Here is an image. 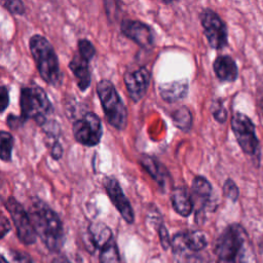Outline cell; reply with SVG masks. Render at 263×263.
Here are the masks:
<instances>
[{
  "label": "cell",
  "mask_w": 263,
  "mask_h": 263,
  "mask_svg": "<svg viewBox=\"0 0 263 263\" xmlns=\"http://www.w3.org/2000/svg\"><path fill=\"white\" fill-rule=\"evenodd\" d=\"M78 53L84 58L87 61H91V59L93 58V55L96 54V48L93 46V44L87 40V39H80L78 41Z\"/></svg>",
  "instance_id": "obj_26"
},
{
  "label": "cell",
  "mask_w": 263,
  "mask_h": 263,
  "mask_svg": "<svg viewBox=\"0 0 263 263\" xmlns=\"http://www.w3.org/2000/svg\"><path fill=\"white\" fill-rule=\"evenodd\" d=\"M9 256L12 263H35L30 255L18 250H11Z\"/></svg>",
  "instance_id": "obj_28"
},
{
  "label": "cell",
  "mask_w": 263,
  "mask_h": 263,
  "mask_svg": "<svg viewBox=\"0 0 263 263\" xmlns=\"http://www.w3.org/2000/svg\"><path fill=\"white\" fill-rule=\"evenodd\" d=\"M28 213L37 236L46 249L59 253L64 246V228L59 215L40 199L33 200Z\"/></svg>",
  "instance_id": "obj_1"
},
{
  "label": "cell",
  "mask_w": 263,
  "mask_h": 263,
  "mask_svg": "<svg viewBox=\"0 0 263 263\" xmlns=\"http://www.w3.org/2000/svg\"><path fill=\"white\" fill-rule=\"evenodd\" d=\"M188 93V82L186 79L166 82L159 85V95L165 102L174 103L184 99Z\"/></svg>",
  "instance_id": "obj_19"
},
{
  "label": "cell",
  "mask_w": 263,
  "mask_h": 263,
  "mask_svg": "<svg viewBox=\"0 0 263 263\" xmlns=\"http://www.w3.org/2000/svg\"><path fill=\"white\" fill-rule=\"evenodd\" d=\"M211 112L214 119L220 123H224L227 119V110L223 105V101L220 99L214 100L211 106Z\"/></svg>",
  "instance_id": "obj_24"
},
{
  "label": "cell",
  "mask_w": 263,
  "mask_h": 263,
  "mask_svg": "<svg viewBox=\"0 0 263 263\" xmlns=\"http://www.w3.org/2000/svg\"><path fill=\"white\" fill-rule=\"evenodd\" d=\"M171 201L173 209L182 217H188L194 208L193 199L185 188L179 187L172 191Z\"/></svg>",
  "instance_id": "obj_20"
},
{
  "label": "cell",
  "mask_w": 263,
  "mask_h": 263,
  "mask_svg": "<svg viewBox=\"0 0 263 263\" xmlns=\"http://www.w3.org/2000/svg\"><path fill=\"white\" fill-rule=\"evenodd\" d=\"M0 263H9V262L5 259V257H4L3 255H1V257H0Z\"/></svg>",
  "instance_id": "obj_35"
},
{
  "label": "cell",
  "mask_w": 263,
  "mask_h": 263,
  "mask_svg": "<svg viewBox=\"0 0 263 263\" xmlns=\"http://www.w3.org/2000/svg\"><path fill=\"white\" fill-rule=\"evenodd\" d=\"M141 165L146 170V172L152 177V179L159 185L161 188H166L170 184V174L166 171L165 166L160 163L156 158L151 155L143 154L139 159Z\"/></svg>",
  "instance_id": "obj_15"
},
{
  "label": "cell",
  "mask_w": 263,
  "mask_h": 263,
  "mask_svg": "<svg viewBox=\"0 0 263 263\" xmlns=\"http://www.w3.org/2000/svg\"><path fill=\"white\" fill-rule=\"evenodd\" d=\"M192 192H193V203H198V209L196 210L195 220L196 223H200V219H204L205 211H214L213 205V187L211 183L202 176L194 177L192 181Z\"/></svg>",
  "instance_id": "obj_11"
},
{
  "label": "cell",
  "mask_w": 263,
  "mask_h": 263,
  "mask_svg": "<svg viewBox=\"0 0 263 263\" xmlns=\"http://www.w3.org/2000/svg\"><path fill=\"white\" fill-rule=\"evenodd\" d=\"M248 233L245 227L238 223L227 225L216 239L214 254L217 263H237L242 259Z\"/></svg>",
  "instance_id": "obj_2"
},
{
  "label": "cell",
  "mask_w": 263,
  "mask_h": 263,
  "mask_svg": "<svg viewBox=\"0 0 263 263\" xmlns=\"http://www.w3.org/2000/svg\"><path fill=\"white\" fill-rule=\"evenodd\" d=\"M92 250L99 249L100 251L114 239L112 230L103 222H92L87 229Z\"/></svg>",
  "instance_id": "obj_18"
},
{
  "label": "cell",
  "mask_w": 263,
  "mask_h": 263,
  "mask_svg": "<svg viewBox=\"0 0 263 263\" xmlns=\"http://www.w3.org/2000/svg\"><path fill=\"white\" fill-rule=\"evenodd\" d=\"M89 61L82 58L78 52L74 54L69 63V68L75 76L76 82L80 90L84 91L88 88L91 81V75L88 67Z\"/></svg>",
  "instance_id": "obj_17"
},
{
  "label": "cell",
  "mask_w": 263,
  "mask_h": 263,
  "mask_svg": "<svg viewBox=\"0 0 263 263\" xmlns=\"http://www.w3.org/2000/svg\"><path fill=\"white\" fill-rule=\"evenodd\" d=\"M150 72L146 67H140L124 74V84L129 98L134 102H139L146 95L150 83Z\"/></svg>",
  "instance_id": "obj_13"
},
{
  "label": "cell",
  "mask_w": 263,
  "mask_h": 263,
  "mask_svg": "<svg viewBox=\"0 0 263 263\" xmlns=\"http://www.w3.org/2000/svg\"><path fill=\"white\" fill-rule=\"evenodd\" d=\"M5 208L11 217L16 230V236L20 241L26 246L35 243L37 234L33 227L29 213L12 196L6 199Z\"/></svg>",
  "instance_id": "obj_8"
},
{
  "label": "cell",
  "mask_w": 263,
  "mask_h": 263,
  "mask_svg": "<svg viewBox=\"0 0 263 263\" xmlns=\"http://www.w3.org/2000/svg\"><path fill=\"white\" fill-rule=\"evenodd\" d=\"M72 130L75 140L87 147L98 145L103 135L101 119L92 112H87L75 120L72 124Z\"/></svg>",
  "instance_id": "obj_10"
},
{
  "label": "cell",
  "mask_w": 263,
  "mask_h": 263,
  "mask_svg": "<svg viewBox=\"0 0 263 263\" xmlns=\"http://www.w3.org/2000/svg\"><path fill=\"white\" fill-rule=\"evenodd\" d=\"M213 69L217 78L221 81L234 82L238 77L237 65L228 54L218 55L213 63Z\"/></svg>",
  "instance_id": "obj_16"
},
{
  "label": "cell",
  "mask_w": 263,
  "mask_h": 263,
  "mask_svg": "<svg viewBox=\"0 0 263 263\" xmlns=\"http://www.w3.org/2000/svg\"><path fill=\"white\" fill-rule=\"evenodd\" d=\"M104 187L110 200L119 212L123 220L128 224H133L135 222V213L133 206L123 193L117 179L114 177H106L104 179Z\"/></svg>",
  "instance_id": "obj_12"
},
{
  "label": "cell",
  "mask_w": 263,
  "mask_h": 263,
  "mask_svg": "<svg viewBox=\"0 0 263 263\" xmlns=\"http://www.w3.org/2000/svg\"><path fill=\"white\" fill-rule=\"evenodd\" d=\"M206 245V236L202 231L187 230L176 233L171 247L178 263H200V258L196 254Z\"/></svg>",
  "instance_id": "obj_6"
},
{
  "label": "cell",
  "mask_w": 263,
  "mask_h": 263,
  "mask_svg": "<svg viewBox=\"0 0 263 263\" xmlns=\"http://www.w3.org/2000/svg\"><path fill=\"white\" fill-rule=\"evenodd\" d=\"M99 261L100 263H120V255L115 239L100 251Z\"/></svg>",
  "instance_id": "obj_22"
},
{
  "label": "cell",
  "mask_w": 263,
  "mask_h": 263,
  "mask_svg": "<svg viewBox=\"0 0 263 263\" xmlns=\"http://www.w3.org/2000/svg\"><path fill=\"white\" fill-rule=\"evenodd\" d=\"M20 106L21 117L24 121L34 119L40 125L46 122L47 115L52 112V106L46 92L35 83L22 88Z\"/></svg>",
  "instance_id": "obj_4"
},
{
  "label": "cell",
  "mask_w": 263,
  "mask_h": 263,
  "mask_svg": "<svg viewBox=\"0 0 263 263\" xmlns=\"http://www.w3.org/2000/svg\"><path fill=\"white\" fill-rule=\"evenodd\" d=\"M29 46L41 78L48 84L57 85L62 78L58 55L50 42L39 34L30 38Z\"/></svg>",
  "instance_id": "obj_3"
},
{
  "label": "cell",
  "mask_w": 263,
  "mask_h": 263,
  "mask_svg": "<svg viewBox=\"0 0 263 263\" xmlns=\"http://www.w3.org/2000/svg\"><path fill=\"white\" fill-rule=\"evenodd\" d=\"M173 122L174 124L183 132H188L192 125V116L190 110L186 106H182L181 108L177 109L173 115Z\"/></svg>",
  "instance_id": "obj_21"
},
{
  "label": "cell",
  "mask_w": 263,
  "mask_h": 263,
  "mask_svg": "<svg viewBox=\"0 0 263 263\" xmlns=\"http://www.w3.org/2000/svg\"><path fill=\"white\" fill-rule=\"evenodd\" d=\"M51 263H72L71 260L64 254H60L53 258Z\"/></svg>",
  "instance_id": "obj_33"
},
{
  "label": "cell",
  "mask_w": 263,
  "mask_h": 263,
  "mask_svg": "<svg viewBox=\"0 0 263 263\" xmlns=\"http://www.w3.org/2000/svg\"><path fill=\"white\" fill-rule=\"evenodd\" d=\"M50 154L52 156L53 159H60L63 155V148H62V145L59 143V142H54L53 145L51 146V149H50Z\"/></svg>",
  "instance_id": "obj_31"
},
{
  "label": "cell",
  "mask_w": 263,
  "mask_h": 263,
  "mask_svg": "<svg viewBox=\"0 0 263 263\" xmlns=\"http://www.w3.org/2000/svg\"><path fill=\"white\" fill-rule=\"evenodd\" d=\"M260 109H261V113H262V117H263V95L260 99Z\"/></svg>",
  "instance_id": "obj_34"
},
{
  "label": "cell",
  "mask_w": 263,
  "mask_h": 263,
  "mask_svg": "<svg viewBox=\"0 0 263 263\" xmlns=\"http://www.w3.org/2000/svg\"><path fill=\"white\" fill-rule=\"evenodd\" d=\"M3 5L12 14H24L25 13V5L20 0L6 1L3 3Z\"/></svg>",
  "instance_id": "obj_29"
},
{
  "label": "cell",
  "mask_w": 263,
  "mask_h": 263,
  "mask_svg": "<svg viewBox=\"0 0 263 263\" xmlns=\"http://www.w3.org/2000/svg\"><path fill=\"white\" fill-rule=\"evenodd\" d=\"M222 191H223V195L230 199L232 202H235L237 201L238 197H239V189L236 185V183L228 178L225 180L224 184H223V187H222Z\"/></svg>",
  "instance_id": "obj_25"
},
{
  "label": "cell",
  "mask_w": 263,
  "mask_h": 263,
  "mask_svg": "<svg viewBox=\"0 0 263 263\" xmlns=\"http://www.w3.org/2000/svg\"><path fill=\"white\" fill-rule=\"evenodd\" d=\"M9 103V96H8V89L6 88L5 85H1L0 87V107H1V112H3Z\"/></svg>",
  "instance_id": "obj_30"
},
{
  "label": "cell",
  "mask_w": 263,
  "mask_h": 263,
  "mask_svg": "<svg viewBox=\"0 0 263 263\" xmlns=\"http://www.w3.org/2000/svg\"><path fill=\"white\" fill-rule=\"evenodd\" d=\"M13 147L12 136L5 130L0 133V157L3 161H9L11 159V152Z\"/></svg>",
  "instance_id": "obj_23"
},
{
  "label": "cell",
  "mask_w": 263,
  "mask_h": 263,
  "mask_svg": "<svg viewBox=\"0 0 263 263\" xmlns=\"http://www.w3.org/2000/svg\"><path fill=\"white\" fill-rule=\"evenodd\" d=\"M231 129L242 152L255 157L260 163V143L252 119L241 112H234L231 117Z\"/></svg>",
  "instance_id": "obj_7"
},
{
  "label": "cell",
  "mask_w": 263,
  "mask_h": 263,
  "mask_svg": "<svg viewBox=\"0 0 263 263\" xmlns=\"http://www.w3.org/2000/svg\"><path fill=\"white\" fill-rule=\"evenodd\" d=\"M120 30L124 36L144 48H148L153 44V31L143 22L136 20H123L120 25Z\"/></svg>",
  "instance_id": "obj_14"
},
{
  "label": "cell",
  "mask_w": 263,
  "mask_h": 263,
  "mask_svg": "<svg viewBox=\"0 0 263 263\" xmlns=\"http://www.w3.org/2000/svg\"><path fill=\"white\" fill-rule=\"evenodd\" d=\"M200 23L210 46L214 49H222L228 43V30L220 15L205 8L200 12Z\"/></svg>",
  "instance_id": "obj_9"
},
{
  "label": "cell",
  "mask_w": 263,
  "mask_h": 263,
  "mask_svg": "<svg viewBox=\"0 0 263 263\" xmlns=\"http://www.w3.org/2000/svg\"><path fill=\"white\" fill-rule=\"evenodd\" d=\"M157 233H158L159 241H160V245H161L162 249L164 251H166L172 245V239L170 237V234H168V231H167L165 225L162 222H160L157 225Z\"/></svg>",
  "instance_id": "obj_27"
},
{
  "label": "cell",
  "mask_w": 263,
  "mask_h": 263,
  "mask_svg": "<svg viewBox=\"0 0 263 263\" xmlns=\"http://www.w3.org/2000/svg\"><path fill=\"white\" fill-rule=\"evenodd\" d=\"M10 230V224L5 216L1 217V238L5 236V234Z\"/></svg>",
  "instance_id": "obj_32"
},
{
  "label": "cell",
  "mask_w": 263,
  "mask_h": 263,
  "mask_svg": "<svg viewBox=\"0 0 263 263\" xmlns=\"http://www.w3.org/2000/svg\"><path fill=\"white\" fill-rule=\"evenodd\" d=\"M97 92L108 122L119 130L124 129L127 122V110L112 82L101 80L97 85Z\"/></svg>",
  "instance_id": "obj_5"
}]
</instances>
